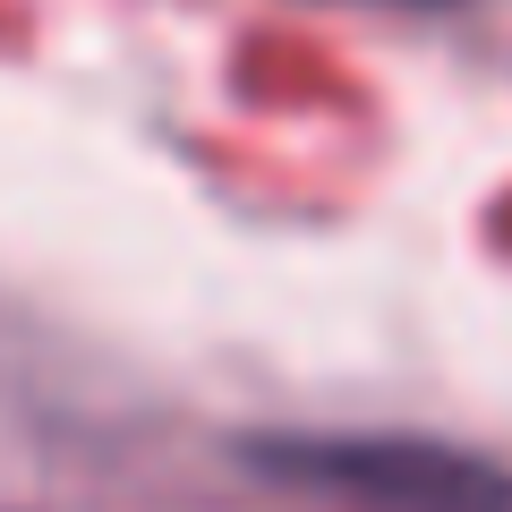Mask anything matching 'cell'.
Returning a JSON list of instances; mask_svg holds the SVG:
<instances>
[{"instance_id":"6da1fadb","label":"cell","mask_w":512,"mask_h":512,"mask_svg":"<svg viewBox=\"0 0 512 512\" xmlns=\"http://www.w3.org/2000/svg\"><path fill=\"white\" fill-rule=\"evenodd\" d=\"M239 453L282 487L333 495L350 512H512V470L495 453L444 436H402V427H282L248 436Z\"/></svg>"}]
</instances>
